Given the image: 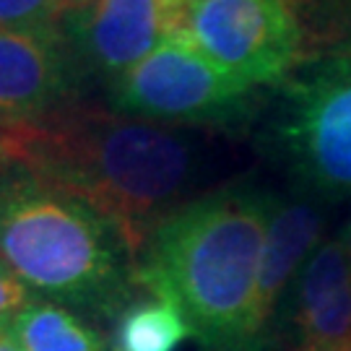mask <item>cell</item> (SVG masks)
I'll return each mask as SVG.
<instances>
[{"label": "cell", "mask_w": 351, "mask_h": 351, "mask_svg": "<svg viewBox=\"0 0 351 351\" xmlns=\"http://www.w3.org/2000/svg\"><path fill=\"white\" fill-rule=\"evenodd\" d=\"M339 239L343 242V247H346V252L351 255V219L346 221V226L341 229V234H339Z\"/></svg>", "instance_id": "obj_17"}, {"label": "cell", "mask_w": 351, "mask_h": 351, "mask_svg": "<svg viewBox=\"0 0 351 351\" xmlns=\"http://www.w3.org/2000/svg\"><path fill=\"white\" fill-rule=\"evenodd\" d=\"M84 73L55 29H0V125L73 104Z\"/></svg>", "instance_id": "obj_8"}, {"label": "cell", "mask_w": 351, "mask_h": 351, "mask_svg": "<svg viewBox=\"0 0 351 351\" xmlns=\"http://www.w3.org/2000/svg\"><path fill=\"white\" fill-rule=\"evenodd\" d=\"M265 143L307 195H351V45L278 84Z\"/></svg>", "instance_id": "obj_4"}, {"label": "cell", "mask_w": 351, "mask_h": 351, "mask_svg": "<svg viewBox=\"0 0 351 351\" xmlns=\"http://www.w3.org/2000/svg\"><path fill=\"white\" fill-rule=\"evenodd\" d=\"M63 3V11L71 13V11H78V8H84L88 3H94V0H60Z\"/></svg>", "instance_id": "obj_16"}, {"label": "cell", "mask_w": 351, "mask_h": 351, "mask_svg": "<svg viewBox=\"0 0 351 351\" xmlns=\"http://www.w3.org/2000/svg\"><path fill=\"white\" fill-rule=\"evenodd\" d=\"M0 162L97 208L138 258L151 232L185 203L198 149L177 128L73 101L34 120L3 123Z\"/></svg>", "instance_id": "obj_1"}, {"label": "cell", "mask_w": 351, "mask_h": 351, "mask_svg": "<svg viewBox=\"0 0 351 351\" xmlns=\"http://www.w3.org/2000/svg\"><path fill=\"white\" fill-rule=\"evenodd\" d=\"M63 13L60 0H0V29H55Z\"/></svg>", "instance_id": "obj_13"}, {"label": "cell", "mask_w": 351, "mask_h": 351, "mask_svg": "<svg viewBox=\"0 0 351 351\" xmlns=\"http://www.w3.org/2000/svg\"><path fill=\"white\" fill-rule=\"evenodd\" d=\"M0 351H24L21 346H19L16 336L11 333L8 323H0Z\"/></svg>", "instance_id": "obj_15"}, {"label": "cell", "mask_w": 351, "mask_h": 351, "mask_svg": "<svg viewBox=\"0 0 351 351\" xmlns=\"http://www.w3.org/2000/svg\"><path fill=\"white\" fill-rule=\"evenodd\" d=\"M34 294L11 271V265L0 258V323H8Z\"/></svg>", "instance_id": "obj_14"}, {"label": "cell", "mask_w": 351, "mask_h": 351, "mask_svg": "<svg viewBox=\"0 0 351 351\" xmlns=\"http://www.w3.org/2000/svg\"><path fill=\"white\" fill-rule=\"evenodd\" d=\"M110 110L164 128L239 130L258 112V88L172 37L107 86Z\"/></svg>", "instance_id": "obj_5"}, {"label": "cell", "mask_w": 351, "mask_h": 351, "mask_svg": "<svg viewBox=\"0 0 351 351\" xmlns=\"http://www.w3.org/2000/svg\"><path fill=\"white\" fill-rule=\"evenodd\" d=\"M182 0H94L63 13L60 32L84 78L107 86L175 37Z\"/></svg>", "instance_id": "obj_7"}, {"label": "cell", "mask_w": 351, "mask_h": 351, "mask_svg": "<svg viewBox=\"0 0 351 351\" xmlns=\"http://www.w3.org/2000/svg\"><path fill=\"white\" fill-rule=\"evenodd\" d=\"M326 216L310 198H284L274 193L271 216L265 226V245L252 302V339L255 351H268L274 341L278 313L302 265L323 237Z\"/></svg>", "instance_id": "obj_10"}, {"label": "cell", "mask_w": 351, "mask_h": 351, "mask_svg": "<svg viewBox=\"0 0 351 351\" xmlns=\"http://www.w3.org/2000/svg\"><path fill=\"white\" fill-rule=\"evenodd\" d=\"M276 328H289L297 351H351V255L339 237L323 239L302 265Z\"/></svg>", "instance_id": "obj_9"}, {"label": "cell", "mask_w": 351, "mask_h": 351, "mask_svg": "<svg viewBox=\"0 0 351 351\" xmlns=\"http://www.w3.org/2000/svg\"><path fill=\"white\" fill-rule=\"evenodd\" d=\"M193 328L182 307L159 289L138 294L114 320V351H177Z\"/></svg>", "instance_id": "obj_12"}, {"label": "cell", "mask_w": 351, "mask_h": 351, "mask_svg": "<svg viewBox=\"0 0 351 351\" xmlns=\"http://www.w3.org/2000/svg\"><path fill=\"white\" fill-rule=\"evenodd\" d=\"M175 37L255 88L300 65L302 26L289 0H182Z\"/></svg>", "instance_id": "obj_6"}, {"label": "cell", "mask_w": 351, "mask_h": 351, "mask_svg": "<svg viewBox=\"0 0 351 351\" xmlns=\"http://www.w3.org/2000/svg\"><path fill=\"white\" fill-rule=\"evenodd\" d=\"M0 258L32 294L84 320L114 323L141 294L138 258L88 203L0 162Z\"/></svg>", "instance_id": "obj_3"}, {"label": "cell", "mask_w": 351, "mask_h": 351, "mask_svg": "<svg viewBox=\"0 0 351 351\" xmlns=\"http://www.w3.org/2000/svg\"><path fill=\"white\" fill-rule=\"evenodd\" d=\"M8 328L24 351H114L88 320L37 294L8 320Z\"/></svg>", "instance_id": "obj_11"}, {"label": "cell", "mask_w": 351, "mask_h": 351, "mask_svg": "<svg viewBox=\"0 0 351 351\" xmlns=\"http://www.w3.org/2000/svg\"><path fill=\"white\" fill-rule=\"evenodd\" d=\"M274 193L232 182L185 201L151 232L136 265L141 291L182 307L203 351H255L252 302Z\"/></svg>", "instance_id": "obj_2"}]
</instances>
